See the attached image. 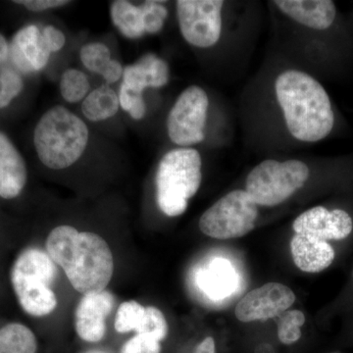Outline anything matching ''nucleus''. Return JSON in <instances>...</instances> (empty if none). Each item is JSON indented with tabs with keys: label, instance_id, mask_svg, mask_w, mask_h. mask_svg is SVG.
<instances>
[{
	"label": "nucleus",
	"instance_id": "10",
	"mask_svg": "<svg viewBox=\"0 0 353 353\" xmlns=\"http://www.w3.org/2000/svg\"><path fill=\"white\" fill-rule=\"evenodd\" d=\"M296 299L288 285L267 283L248 292L236 304L234 315L243 323L264 321L285 312Z\"/></svg>",
	"mask_w": 353,
	"mask_h": 353
},
{
	"label": "nucleus",
	"instance_id": "16",
	"mask_svg": "<svg viewBox=\"0 0 353 353\" xmlns=\"http://www.w3.org/2000/svg\"><path fill=\"white\" fill-rule=\"evenodd\" d=\"M273 3L292 20L315 31L331 29L338 16L331 0H276Z\"/></svg>",
	"mask_w": 353,
	"mask_h": 353
},
{
	"label": "nucleus",
	"instance_id": "5",
	"mask_svg": "<svg viewBox=\"0 0 353 353\" xmlns=\"http://www.w3.org/2000/svg\"><path fill=\"white\" fill-rule=\"evenodd\" d=\"M57 268L48 253L28 248L21 253L11 269V284L21 307L34 317L50 314L57 306L51 289Z\"/></svg>",
	"mask_w": 353,
	"mask_h": 353
},
{
	"label": "nucleus",
	"instance_id": "20",
	"mask_svg": "<svg viewBox=\"0 0 353 353\" xmlns=\"http://www.w3.org/2000/svg\"><path fill=\"white\" fill-rule=\"evenodd\" d=\"M38 345L31 330L20 323L0 329V353H36Z\"/></svg>",
	"mask_w": 353,
	"mask_h": 353
},
{
	"label": "nucleus",
	"instance_id": "18",
	"mask_svg": "<svg viewBox=\"0 0 353 353\" xmlns=\"http://www.w3.org/2000/svg\"><path fill=\"white\" fill-rule=\"evenodd\" d=\"M110 18L124 38L139 39L145 34L141 6L127 0H115L110 4Z\"/></svg>",
	"mask_w": 353,
	"mask_h": 353
},
{
	"label": "nucleus",
	"instance_id": "22",
	"mask_svg": "<svg viewBox=\"0 0 353 353\" xmlns=\"http://www.w3.org/2000/svg\"><path fill=\"white\" fill-rule=\"evenodd\" d=\"M62 99L68 103H78L83 101L90 92V83L88 76L76 68L65 70L59 83Z\"/></svg>",
	"mask_w": 353,
	"mask_h": 353
},
{
	"label": "nucleus",
	"instance_id": "12",
	"mask_svg": "<svg viewBox=\"0 0 353 353\" xmlns=\"http://www.w3.org/2000/svg\"><path fill=\"white\" fill-rule=\"evenodd\" d=\"M52 53L44 43L43 29L36 24L20 28L10 39V61L23 76L43 71Z\"/></svg>",
	"mask_w": 353,
	"mask_h": 353
},
{
	"label": "nucleus",
	"instance_id": "29",
	"mask_svg": "<svg viewBox=\"0 0 353 353\" xmlns=\"http://www.w3.org/2000/svg\"><path fill=\"white\" fill-rule=\"evenodd\" d=\"M160 341L145 334H137L123 345L121 353H160Z\"/></svg>",
	"mask_w": 353,
	"mask_h": 353
},
{
	"label": "nucleus",
	"instance_id": "25",
	"mask_svg": "<svg viewBox=\"0 0 353 353\" xmlns=\"http://www.w3.org/2000/svg\"><path fill=\"white\" fill-rule=\"evenodd\" d=\"M306 318L303 311L290 310L281 317L278 327V336L281 343L290 345L301 338V327Z\"/></svg>",
	"mask_w": 353,
	"mask_h": 353
},
{
	"label": "nucleus",
	"instance_id": "2",
	"mask_svg": "<svg viewBox=\"0 0 353 353\" xmlns=\"http://www.w3.org/2000/svg\"><path fill=\"white\" fill-rule=\"evenodd\" d=\"M275 90L288 129L294 138L317 143L333 132V104L328 92L312 76L289 70L278 77Z\"/></svg>",
	"mask_w": 353,
	"mask_h": 353
},
{
	"label": "nucleus",
	"instance_id": "28",
	"mask_svg": "<svg viewBox=\"0 0 353 353\" xmlns=\"http://www.w3.org/2000/svg\"><path fill=\"white\" fill-rule=\"evenodd\" d=\"M120 108L126 111L134 120H141L146 114V104L143 95L132 94L125 88H120L119 94Z\"/></svg>",
	"mask_w": 353,
	"mask_h": 353
},
{
	"label": "nucleus",
	"instance_id": "33",
	"mask_svg": "<svg viewBox=\"0 0 353 353\" xmlns=\"http://www.w3.org/2000/svg\"><path fill=\"white\" fill-rule=\"evenodd\" d=\"M215 341L212 336H208L205 340L199 343L194 353H215Z\"/></svg>",
	"mask_w": 353,
	"mask_h": 353
},
{
	"label": "nucleus",
	"instance_id": "14",
	"mask_svg": "<svg viewBox=\"0 0 353 353\" xmlns=\"http://www.w3.org/2000/svg\"><path fill=\"white\" fill-rule=\"evenodd\" d=\"M27 183L28 167L24 157L10 137L0 130V199H17Z\"/></svg>",
	"mask_w": 353,
	"mask_h": 353
},
{
	"label": "nucleus",
	"instance_id": "4",
	"mask_svg": "<svg viewBox=\"0 0 353 353\" xmlns=\"http://www.w3.org/2000/svg\"><path fill=\"white\" fill-rule=\"evenodd\" d=\"M202 160L194 148H179L166 153L155 176L158 208L169 217L185 213L202 181Z\"/></svg>",
	"mask_w": 353,
	"mask_h": 353
},
{
	"label": "nucleus",
	"instance_id": "35",
	"mask_svg": "<svg viewBox=\"0 0 353 353\" xmlns=\"http://www.w3.org/2000/svg\"><path fill=\"white\" fill-rule=\"evenodd\" d=\"M352 275H353V272H352Z\"/></svg>",
	"mask_w": 353,
	"mask_h": 353
},
{
	"label": "nucleus",
	"instance_id": "7",
	"mask_svg": "<svg viewBox=\"0 0 353 353\" xmlns=\"http://www.w3.org/2000/svg\"><path fill=\"white\" fill-rule=\"evenodd\" d=\"M259 205L243 190H233L221 197L202 214L201 233L216 240L243 238L254 229Z\"/></svg>",
	"mask_w": 353,
	"mask_h": 353
},
{
	"label": "nucleus",
	"instance_id": "32",
	"mask_svg": "<svg viewBox=\"0 0 353 353\" xmlns=\"http://www.w3.org/2000/svg\"><path fill=\"white\" fill-rule=\"evenodd\" d=\"M123 73H124L123 65L118 60L112 59L108 68L106 69V71L104 72L103 75L101 77L106 83H117L118 81L122 79Z\"/></svg>",
	"mask_w": 353,
	"mask_h": 353
},
{
	"label": "nucleus",
	"instance_id": "24",
	"mask_svg": "<svg viewBox=\"0 0 353 353\" xmlns=\"http://www.w3.org/2000/svg\"><path fill=\"white\" fill-rule=\"evenodd\" d=\"M137 334L152 336L158 341H163L168 334V324L163 313L157 307H145V315L136 330Z\"/></svg>",
	"mask_w": 353,
	"mask_h": 353
},
{
	"label": "nucleus",
	"instance_id": "11",
	"mask_svg": "<svg viewBox=\"0 0 353 353\" xmlns=\"http://www.w3.org/2000/svg\"><path fill=\"white\" fill-rule=\"evenodd\" d=\"M292 229L296 234L327 243L343 241L353 232V218L345 209L315 206L301 213L294 221Z\"/></svg>",
	"mask_w": 353,
	"mask_h": 353
},
{
	"label": "nucleus",
	"instance_id": "1",
	"mask_svg": "<svg viewBox=\"0 0 353 353\" xmlns=\"http://www.w3.org/2000/svg\"><path fill=\"white\" fill-rule=\"evenodd\" d=\"M46 252L81 294L101 292L110 283L113 254L108 243L97 234L62 225L51 231Z\"/></svg>",
	"mask_w": 353,
	"mask_h": 353
},
{
	"label": "nucleus",
	"instance_id": "9",
	"mask_svg": "<svg viewBox=\"0 0 353 353\" xmlns=\"http://www.w3.org/2000/svg\"><path fill=\"white\" fill-rule=\"evenodd\" d=\"M221 0H179L176 18L181 34L190 46L208 48L219 41L222 32Z\"/></svg>",
	"mask_w": 353,
	"mask_h": 353
},
{
	"label": "nucleus",
	"instance_id": "6",
	"mask_svg": "<svg viewBox=\"0 0 353 353\" xmlns=\"http://www.w3.org/2000/svg\"><path fill=\"white\" fill-rule=\"evenodd\" d=\"M310 170L299 160H264L246 178L245 192L259 206H277L294 196L308 181Z\"/></svg>",
	"mask_w": 353,
	"mask_h": 353
},
{
	"label": "nucleus",
	"instance_id": "26",
	"mask_svg": "<svg viewBox=\"0 0 353 353\" xmlns=\"http://www.w3.org/2000/svg\"><path fill=\"white\" fill-rule=\"evenodd\" d=\"M145 307L134 301H125L116 315L115 330L118 333L136 331L145 315Z\"/></svg>",
	"mask_w": 353,
	"mask_h": 353
},
{
	"label": "nucleus",
	"instance_id": "15",
	"mask_svg": "<svg viewBox=\"0 0 353 353\" xmlns=\"http://www.w3.org/2000/svg\"><path fill=\"white\" fill-rule=\"evenodd\" d=\"M170 80V67L155 53H145L138 61L124 67L121 87L143 95L148 88H163Z\"/></svg>",
	"mask_w": 353,
	"mask_h": 353
},
{
	"label": "nucleus",
	"instance_id": "23",
	"mask_svg": "<svg viewBox=\"0 0 353 353\" xmlns=\"http://www.w3.org/2000/svg\"><path fill=\"white\" fill-rule=\"evenodd\" d=\"M80 59L88 71L101 76L103 75L112 61L108 46L99 41L83 46L80 50Z\"/></svg>",
	"mask_w": 353,
	"mask_h": 353
},
{
	"label": "nucleus",
	"instance_id": "8",
	"mask_svg": "<svg viewBox=\"0 0 353 353\" xmlns=\"http://www.w3.org/2000/svg\"><path fill=\"white\" fill-rule=\"evenodd\" d=\"M209 99L205 90L190 85L179 95L167 119L171 141L181 148L201 143L205 139Z\"/></svg>",
	"mask_w": 353,
	"mask_h": 353
},
{
	"label": "nucleus",
	"instance_id": "30",
	"mask_svg": "<svg viewBox=\"0 0 353 353\" xmlns=\"http://www.w3.org/2000/svg\"><path fill=\"white\" fill-rule=\"evenodd\" d=\"M13 3L23 7L30 12L39 13L61 8L68 6L70 1L68 0H17V1H13Z\"/></svg>",
	"mask_w": 353,
	"mask_h": 353
},
{
	"label": "nucleus",
	"instance_id": "3",
	"mask_svg": "<svg viewBox=\"0 0 353 353\" xmlns=\"http://www.w3.org/2000/svg\"><path fill=\"white\" fill-rule=\"evenodd\" d=\"M88 139L87 124L62 105L48 109L37 122L32 134L37 157L52 170L75 164L87 150Z\"/></svg>",
	"mask_w": 353,
	"mask_h": 353
},
{
	"label": "nucleus",
	"instance_id": "27",
	"mask_svg": "<svg viewBox=\"0 0 353 353\" xmlns=\"http://www.w3.org/2000/svg\"><path fill=\"white\" fill-rule=\"evenodd\" d=\"M145 34H155L164 28L168 17V9L163 2L145 1L141 6Z\"/></svg>",
	"mask_w": 353,
	"mask_h": 353
},
{
	"label": "nucleus",
	"instance_id": "34",
	"mask_svg": "<svg viewBox=\"0 0 353 353\" xmlns=\"http://www.w3.org/2000/svg\"><path fill=\"white\" fill-rule=\"evenodd\" d=\"M90 353H102V352H90Z\"/></svg>",
	"mask_w": 353,
	"mask_h": 353
},
{
	"label": "nucleus",
	"instance_id": "21",
	"mask_svg": "<svg viewBox=\"0 0 353 353\" xmlns=\"http://www.w3.org/2000/svg\"><path fill=\"white\" fill-rule=\"evenodd\" d=\"M25 90V76L11 61L0 66V111L12 105Z\"/></svg>",
	"mask_w": 353,
	"mask_h": 353
},
{
	"label": "nucleus",
	"instance_id": "19",
	"mask_svg": "<svg viewBox=\"0 0 353 353\" xmlns=\"http://www.w3.org/2000/svg\"><path fill=\"white\" fill-rule=\"evenodd\" d=\"M119 109L117 92L106 85L92 90L82 102L83 115L90 122L111 119Z\"/></svg>",
	"mask_w": 353,
	"mask_h": 353
},
{
	"label": "nucleus",
	"instance_id": "31",
	"mask_svg": "<svg viewBox=\"0 0 353 353\" xmlns=\"http://www.w3.org/2000/svg\"><path fill=\"white\" fill-rule=\"evenodd\" d=\"M44 43L51 53L58 52L64 48L66 43V37L64 32L52 25L43 28Z\"/></svg>",
	"mask_w": 353,
	"mask_h": 353
},
{
	"label": "nucleus",
	"instance_id": "17",
	"mask_svg": "<svg viewBox=\"0 0 353 353\" xmlns=\"http://www.w3.org/2000/svg\"><path fill=\"white\" fill-rule=\"evenodd\" d=\"M290 252L297 268L310 274L326 270L336 259L331 243L301 234L292 236Z\"/></svg>",
	"mask_w": 353,
	"mask_h": 353
},
{
	"label": "nucleus",
	"instance_id": "13",
	"mask_svg": "<svg viewBox=\"0 0 353 353\" xmlns=\"http://www.w3.org/2000/svg\"><path fill=\"white\" fill-rule=\"evenodd\" d=\"M113 294L108 290L83 294L77 306L75 328L82 340L97 343L103 339L106 332V318L114 305Z\"/></svg>",
	"mask_w": 353,
	"mask_h": 353
}]
</instances>
